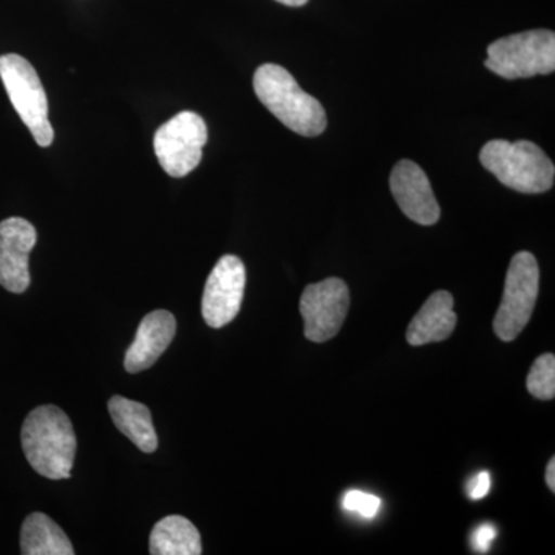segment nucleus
<instances>
[{
	"label": "nucleus",
	"mask_w": 555,
	"mask_h": 555,
	"mask_svg": "<svg viewBox=\"0 0 555 555\" xmlns=\"http://www.w3.org/2000/svg\"><path fill=\"white\" fill-rule=\"evenodd\" d=\"M349 305V287L339 278H327L306 287L299 299L306 338L313 343L334 338L345 324Z\"/></svg>",
	"instance_id": "8"
},
{
	"label": "nucleus",
	"mask_w": 555,
	"mask_h": 555,
	"mask_svg": "<svg viewBox=\"0 0 555 555\" xmlns=\"http://www.w3.org/2000/svg\"><path fill=\"white\" fill-rule=\"evenodd\" d=\"M496 537L495 526L485 524L478 526L476 532H474V547L478 551V553L485 554L488 553L489 547H491V543L494 542Z\"/></svg>",
	"instance_id": "20"
},
{
	"label": "nucleus",
	"mask_w": 555,
	"mask_h": 555,
	"mask_svg": "<svg viewBox=\"0 0 555 555\" xmlns=\"http://www.w3.org/2000/svg\"><path fill=\"white\" fill-rule=\"evenodd\" d=\"M546 485L551 492H555V459H551L546 467Z\"/></svg>",
	"instance_id": "21"
},
{
	"label": "nucleus",
	"mask_w": 555,
	"mask_h": 555,
	"mask_svg": "<svg viewBox=\"0 0 555 555\" xmlns=\"http://www.w3.org/2000/svg\"><path fill=\"white\" fill-rule=\"evenodd\" d=\"M455 326L454 297L447 291H438L427 298L409 324L406 339L411 346L441 343L451 337Z\"/></svg>",
	"instance_id": "13"
},
{
	"label": "nucleus",
	"mask_w": 555,
	"mask_h": 555,
	"mask_svg": "<svg viewBox=\"0 0 555 555\" xmlns=\"http://www.w3.org/2000/svg\"><path fill=\"white\" fill-rule=\"evenodd\" d=\"M150 554L199 555L203 543L195 525L182 516L163 518L150 534Z\"/></svg>",
	"instance_id": "15"
},
{
	"label": "nucleus",
	"mask_w": 555,
	"mask_h": 555,
	"mask_svg": "<svg viewBox=\"0 0 555 555\" xmlns=\"http://www.w3.org/2000/svg\"><path fill=\"white\" fill-rule=\"evenodd\" d=\"M486 68L505 79L534 78L555 69V35L531 30L496 39L488 47Z\"/></svg>",
	"instance_id": "4"
},
{
	"label": "nucleus",
	"mask_w": 555,
	"mask_h": 555,
	"mask_svg": "<svg viewBox=\"0 0 555 555\" xmlns=\"http://www.w3.org/2000/svg\"><path fill=\"white\" fill-rule=\"evenodd\" d=\"M491 491V476L489 473H480L467 481V494L473 500L485 499Z\"/></svg>",
	"instance_id": "19"
},
{
	"label": "nucleus",
	"mask_w": 555,
	"mask_h": 555,
	"mask_svg": "<svg viewBox=\"0 0 555 555\" xmlns=\"http://www.w3.org/2000/svg\"><path fill=\"white\" fill-rule=\"evenodd\" d=\"M379 506H382V500L377 495L363 491L346 492L345 499H343V507L347 513L357 514L363 518L377 517Z\"/></svg>",
	"instance_id": "18"
},
{
	"label": "nucleus",
	"mask_w": 555,
	"mask_h": 555,
	"mask_svg": "<svg viewBox=\"0 0 555 555\" xmlns=\"http://www.w3.org/2000/svg\"><path fill=\"white\" fill-rule=\"evenodd\" d=\"M276 2L283 3L287 7H302L309 2V0H276Z\"/></svg>",
	"instance_id": "22"
},
{
	"label": "nucleus",
	"mask_w": 555,
	"mask_h": 555,
	"mask_svg": "<svg viewBox=\"0 0 555 555\" xmlns=\"http://www.w3.org/2000/svg\"><path fill=\"white\" fill-rule=\"evenodd\" d=\"M38 241L35 225L24 218L0 222V286L13 294L30 287V254Z\"/></svg>",
	"instance_id": "10"
},
{
	"label": "nucleus",
	"mask_w": 555,
	"mask_h": 555,
	"mask_svg": "<svg viewBox=\"0 0 555 555\" xmlns=\"http://www.w3.org/2000/svg\"><path fill=\"white\" fill-rule=\"evenodd\" d=\"M540 270L534 255L518 251L507 269L505 292L494 318V332L502 341H514L528 326L539 297Z\"/></svg>",
	"instance_id": "6"
},
{
	"label": "nucleus",
	"mask_w": 555,
	"mask_h": 555,
	"mask_svg": "<svg viewBox=\"0 0 555 555\" xmlns=\"http://www.w3.org/2000/svg\"><path fill=\"white\" fill-rule=\"evenodd\" d=\"M21 553L24 555H73L67 534L49 516L35 513L25 518L21 529Z\"/></svg>",
	"instance_id": "16"
},
{
	"label": "nucleus",
	"mask_w": 555,
	"mask_h": 555,
	"mask_svg": "<svg viewBox=\"0 0 555 555\" xmlns=\"http://www.w3.org/2000/svg\"><path fill=\"white\" fill-rule=\"evenodd\" d=\"M480 163L506 188L520 193H545L554 185L555 167L531 141L494 139L481 149Z\"/></svg>",
	"instance_id": "3"
},
{
	"label": "nucleus",
	"mask_w": 555,
	"mask_h": 555,
	"mask_svg": "<svg viewBox=\"0 0 555 555\" xmlns=\"http://www.w3.org/2000/svg\"><path fill=\"white\" fill-rule=\"evenodd\" d=\"M177 335V320L167 310H155L141 321L137 337L127 349L124 366L129 374L152 367Z\"/></svg>",
	"instance_id": "12"
},
{
	"label": "nucleus",
	"mask_w": 555,
	"mask_h": 555,
	"mask_svg": "<svg viewBox=\"0 0 555 555\" xmlns=\"http://www.w3.org/2000/svg\"><path fill=\"white\" fill-rule=\"evenodd\" d=\"M254 89L261 104L295 133L313 138L326 130L323 105L306 93L281 65H261L255 72Z\"/></svg>",
	"instance_id": "2"
},
{
	"label": "nucleus",
	"mask_w": 555,
	"mask_h": 555,
	"mask_svg": "<svg viewBox=\"0 0 555 555\" xmlns=\"http://www.w3.org/2000/svg\"><path fill=\"white\" fill-rule=\"evenodd\" d=\"M390 190L398 207L416 224L433 225L440 219L433 185L418 164L400 160L390 175Z\"/></svg>",
	"instance_id": "11"
},
{
	"label": "nucleus",
	"mask_w": 555,
	"mask_h": 555,
	"mask_svg": "<svg viewBox=\"0 0 555 555\" xmlns=\"http://www.w3.org/2000/svg\"><path fill=\"white\" fill-rule=\"evenodd\" d=\"M0 79L35 141L40 147H49L54 130L49 119V100L36 69L20 54H3L0 56Z\"/></svg>",
	"instance_id": "5"
},
{
	"label": "nucleus",
	"mask_w": 555,
	"mask_h": 555,
	"mask_svg": "<svg viewBox=\"0 0 555 555\" xmlns=\"http://www.w3.org/2000/svg\"><path fill=\"white\" fill-rule=\"evenodd\" d=\"M246 288V268L235 255H225L207 278L203 317L208 326L221 328L238 315Z\"/></svg>",
	"instance_id": "9"
},
{
	"label": "nucleus",
	"mask_w": 555,
	"mask_h": 555,
	"mask_svg": "<svg viewBox=\"0 0 555 555\" xmlns=\"http://www.w3.org/2000/svg\"><path fill=\"white\" fill-rule=\"evenodd\" d=\"M529 393L539 400H553L555 397V357L553 353L537 358L526 379Z\"/></svg>",
	"instance_id": "17"
},
{
	"label": "nucleus",
	"mask_w": 555,
	"mask_h": 555,
	"mask_svg": "<svg viewBox=\"0 0 555 555\" xmlns=\"http://www.w3.org/2000/svg\"><path fill=\"white\" fill-rule=\"evenodd\" d=\"M206 120L193 112L178 113L155 133L156 158L167 175L184 178L199 166L207 144Z\"/></svg>",
	"instance_id": "7"
},
{
	"label": "nucleus",
	"mask_w": 555,
	"mask_h": 555,
	"mask_svg": "<svg viewBox=\"0 0 555 555\" xmlns=\"http://www.w3.org/2000/svg\"><path fill=\"white\" fill-rule=\"evenodd\" d=\"M22 449L33 469L51 480L72 477L75 463V429L62 409L47 404L36 408L22 426Z\"/></svg>",
	"instance_id": "1"
},
{
	"label": "nucleus",
	"mask_w": 555,
	"mask_h": 555,
	"mask_svg": "<svg viewBox=\"0 0 555 555\" xmlns=\"http://www.w3.org/2000/svg\"><path fill=\"white\" fill-rule=\"evenodd\" d=\"M108 412L113 423L134 447L145 454L158 449V436L153 426L152 412L145 404L115 396L108 401Z\"/></svg>",
	"instance_id": "14"
}]
</instances>
